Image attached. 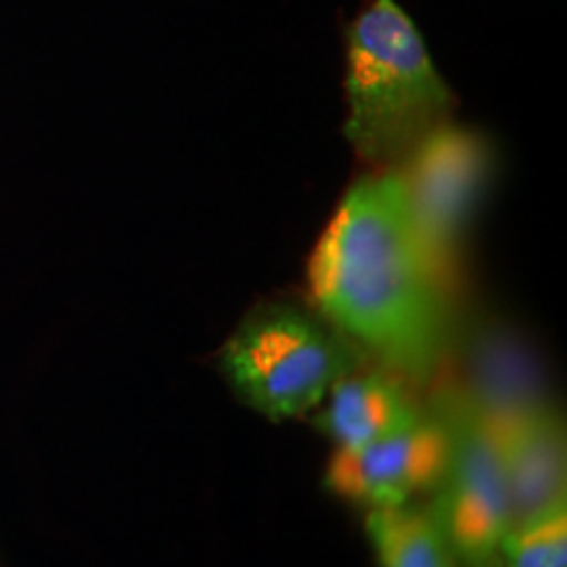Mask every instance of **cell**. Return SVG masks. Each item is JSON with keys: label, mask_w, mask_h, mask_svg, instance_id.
Instances as JSON below:
<instances>
[{"label": "cell", "mask_w": 567, "mask_h": 567, "mask_svg": "<svg viewBox=\"0 0 567 567\" xmlns=\"http://www.w3.org/2000/svg\"><path fill=\"white\" fill-rule=\"evenodd\" d=\"M313 308L360 352L425 384L452 342V274L410 218L394 168L347 189L308 260Z\"/></svg>", "instance_id": "cell-1"}, {"label": "cell", "mask_w": 567, "mask_h": 567, "mask_svg": "<svg viewBox=\"0 0 567 567\" xmlns=\"http://www.w3.org/2000/svg\"><path fill=\"white\" fill-rule=\"evenodd\" d=\"M347 124L371 172L394 168L425 134L450 122L452 97L423 38L394 0H373L347 40Z\"/></svg>", "instance_id": "cell-2"}, {"label": "cell", "mask_w": 567, "mask_h": 567, "mask_svg": "<svg viewBox=\"0 0 567 567\" xmlns=\"http://www.w3.org/2000/svg\"><path fill=\"white\" fill-rule=\"evenodd\" d=\"M363 358L316 308L274 300L239 321L218 354V371L245 408L284 423L316 413Z\"/></svg>", "instance_id": "cell-3"}, {"label": "cell", "mask_w": 567, "mask_h": 567, "mask_svg": "<svg viewBox=\"0 0 567 567\" xmlns=\"http://www.w3.org/2000/svg\"><path fill=\"white\" fill-rule=\"evenodd\" d=\"M431 402L446 423L450 455L425 505L460 567H502V538L515 509L492 423L463 386L444 389Z\"/></svg>", "instance_id": "cell-4"}, {"label": "cell", "mask_w": 567, "mask_h": 567, "mask_svg": "<svg viewBox=\"0 0 567 567\" xmlns=\"http://www.w3.org/2000/svg\"><path fill=\"white\" fill-rule=\"evenodd\" d=\"M492 168V145L452 122L425 134L394 166L415 231L446 274L455 268Z\"/></svg>", "instance_id": "cell-5"}, {"label": "cell", "mask_w": 567, "mask_h": 567, "mask_svg": "<svg viewBox=\"0 0 567 567\" xmlns=\"http://www.w3.org/2000/svg\"><path fill=\"white\" fill-rule=\"evenodd\" d=\"M450 434L434 402L400 431L360 450L331 452L323 484L339 499L363 509L429 499L442 478Z\"/></svg>", "instance_id": "cell-6"}, {"label": "cell", "mask_w": 567, "mask_h": 567, "mask_svg": "<svg viewBox=\"0 0 567 567\" xmlns=\"http://www.w3.org/2000/svg\"><path fill=\"white\" fill-rule=\"evenodd\" d=\"M488 417V415H486ZM515 517L567 496V423L555 400L488 417Z\"/></svg>", "instance_id": "cell-7"}, {"label": "cell", "mask_w": 567, "mask_h": 567, "mask_svg": "<svg viewBox=\"0 0 567 567\" xmlns=\"http://www.w3.org/2000/svg\"><path fill=\"white\" fill-rule=\"evenodd\" d=\"M423 410L405 379L381 365H358L331 386L316 413L334 450L352 452L413 423Z\"/></svg>", "instance_id": "cell-8"}, {"label": "cell", "mask_w": 567, "mask_h": 567, "mask_svg": "<svg viewBox=\"0 0 567 567\" xmlns=\"http://www.w3.org/2000/svg\"><path fill=\"white\" fill-rule=\"evenodd\" d=\"M365 536L381 567H460L425 499L365 509Z\"/></svg>", "instance_id": "cell-9"}, {"label": "cell", "mask_w": 567, "mask_h": 567, "mask_svg": "<svg viewBox=\"0 0 567 567\" xmlns=\"http://www.w3.org/2000/svg\"><path fill=\"white\" fill-rule=\"evenodd\" d=\"M502 567H567V496L517 515L499 549Z\"/></svg>", "instance_id": "cell-10"}]
</instances>
